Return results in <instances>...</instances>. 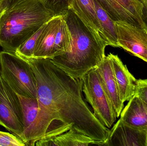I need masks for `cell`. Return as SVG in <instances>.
Instances as JSON below:
<instances>
[{
    "instance_id": "6da1fadb",
    "label": "cell",
    "mask_w": 147,
    "mask_h": 146,
    "mask_svg": "<svg viewBox=\"0 0 147 146\" xmlns=\"http://www.w3.org/2000/svg\"><path fill=\"white\" fill-rule=\"evenodd\" d=\"M20 57L35 75L40 108L71 129L105 143L110 129L97 119L83 98L82 79L71 77L49 58Z\"/></svg>"
},
{
    "instance_id": "7a4b0ae2",
    "label": "cell",
    "mask_w": 147,
    "mask_h": 146,
    "mask_svg": "<svg viewBox=\"0 0 147 146\" xmlns=\"http://www.w3.org/2000/svg\"><path fill=\"white\" fill-rule=\"evenodd\" d=\"M64 18L71 36L70 51L50 59L71 77L81 79L103 59L108 45L95 35L72 9H68Z\"/></svg>"
},
{
    "instance_id": "3957f363",
    "label": "cell",
    "mask_w": 147,
    "mask_h": 146,
    "mask_svg": "<svg viewBox=\"0 0 147 146\" xmlns=\"http://www.w3.org/2000/svg\"><path fill=\"white\" fill-rule=\"evenodd\" d=\"M55 16L40 0H22L5 10L0 21V45L3 51L16 49Z\"/></svg>"
},
{
    "instance_id": "277c9868",
    "label": "cell",
    "mask_w": 147,
    "mask_h": 146,
    "mask_svg": "<svg viewBox=\"0 0 147 146\" xmlns=\"http://www.w3.org/2000/svg\"><path fill=\"white\" fill-rule=\"evenodd\" d=\"M2 77L19 96L37 98V82L29 63L15 53L0 52Z\"/></svg>"
},
{
    "instance_id": "5b68a950",
    "label": "cell",
    "mask_w": 147,
    "mask_h": 146,
    "mask_svg": "<svg viewBox=\"0 0 147 146\" xmlns=\"http://www.w3.org/2000/svg\"><path fill=\"white\" fill-rule=\"evenodd\" d=\"M22 105L24 131L22 140L26 146H35L46 135L56 131L65 124L55 121L39 106L37 98L19 96Z\"/></svg>"
},
{
    "instance_id": "8992f818",
    "label": "cell",
    "mask_w": 147,
    "mask_h": 146,
    "mask_svg": "<svg viewBox=\"0 0 147 146\" xmlns=\"http://www.w3.org/2000/svg\"><path fill=\"white\" fill-rule=\"evenodd\" d=\"M81 79L82 91L86 102L93 109V114L102 124L111 128L117 117L111 103L100 85L95 68L87 72Z\"/></svg>"
},
{
    "instance_id": "52a82bcc",
    "label": "cell",
    "mask_w": 147,
    "mask_h": 146,
    "mask_svg": "<svg viewBox=\"0 0 147 146\" xmlns=\"http://www.w3.org/2000/svg\"><path fill=\"white\" fill-rule=\"evenodd\" d=\"M0 125L22 139L23 109L19 95L2 77L0 72Z\"/></svg>"
},
{
    "instance_id": "ba28073f",
    "label": "cell",
    "mask_w": 147,
    "mask_h": 146,
    "mask_svg": "<svg viewBox=\"0 0 147 146\" xmlns=\"http://www.w3.org/2000/svg\"><path fill=\"white\" fill-rule=\"evenodd\" d=\"M114 21L147 28L144 7L140 0H96Z\"/></svg>"
},
{
    "instance_id": "9c48e42d",
    "label": "cell",
    "mask_w": 147,
    "mask_h": 146,
    "mask_svg": "<svg viewBox=\"0 0 147 146\" xmlns=\"http://www.w3.org/2000/svg\"><path fill=\"white\" fill-rule=\"evenodd\" d=\"M119 48L147 63V28L114 21Z\"/></svg>"
},
{
    "instance_id": "30bf717a",
    "label": "cell",
    "mask_w": 147,
    "mask_h": 146,
    "mask_svg": "<svg viewBox=\"0 0 147 146\" xmlns=\"http://www.w3.org/2000/svg\"><path fill=\"white\" fill-rule=\"evenodd\" d=\"M147 129L136 128L121 119L110 130L104 146H146Z\"/></svg>"
},
{
    "instance_id": "8fae6325",
    "label": "cell",
    "mask_w": 147,
    "mask_h": 146,
    "mask_svg": "<svg viewBox=\"0 0 147 146\" xmlns=\"http://www.w3.org/2000/svg\"><path fill=\"white\" fill-rule=\"evenodd\" d=\"M95 69L102 88L111 103L118 118L124 108V103L120 97L109 55L104 57Z\"/></svg>"
},
{
    "instance_id": "7c38bea8",
    "label": "cell",
    "mask_w": 147,
    "mask_h": 146,
    "mask_svg": "<svg viewBox=\"0 0 147 146\" xmlns=\"http://www.w3.org/2000/svg\"><path fill=\"white\" fill-rule=\"evenodd\" d=\"M111 61L115 79L121 100L123 103L128 101L135 93L136 81L117 55L109 54Z\"/></svg>"
},
{
    "instance_id": "4fadbf2b",
    "label": "cell",
    "mask_w": 147,
    "mask_h": 146,
    "mask_svg": "<svg viewBox=\"0 0 147 146\" xmlns=\"http://www.w3.org/2000/svg\"><path fill=\"white\" fill-rule=\"evenodd\" d=\"M63 15H55L46 23L36 43L34 57L51 58L53 56L56 35Z\"/></svg>"
},
{
    "instance_id": "5bb4252c",
    "label": "cell",
    "mask_w": 147,
    "mask_h": 146,
    "mask_svg": "<svg viewBox=\"0 0 147 146\" xmlns=\"http://www.w3.org/2000/svg\"><path fill=\"white\" fill-rule=\"evenodd\" d=\"M69 9L73 10L98 39L106 43L97 16L94 0H70Z\"/></svg>"
},
{
    "instance_id": "9a60e30c",
    "label": "cell",
    "mask_w": 147,
    "mask_h": 146,
    "mask_svg": "<svg viewBox=\"0 0 147 146\" xmlns=\"http://www.w3.org/2000/svg\"><path fill=\"white\" fill-rule=\"evenodd\" d=\"M120 119L130 127L147 129V108L137 94L128 101L121 112Z\"/></svg>"
},
{
    "instance_id": "2e32d148",
    "label": "cell",
    "mask_w": 147,
    "mask_h": 146,
    "mask_svg": "<svg viewBox=\"0 0 147 146\" xmlns=\"http://www.w3.org/2000/svg\"><path fill=\"white\" fill-rule=\"evenodd\" d=\"M105 142L94 140L90 137L70 129L49 139L38 141L37 146H104Z\"/></svg>"
},
{
    "instance_id": "e0dca14e",
    "label": "cell",
    "mask_w": 147,
    "mask_h": 146,
    "mask_svg": "<svg viewBox=\"0 0 147 146\" xmlns=\"http://www.w3.org/2000/svg\"><path fill=\"white\" fill-rule=\"evenodd\" d=\"M97 16L108 45L119 47L114 21L96 0H94Z\"/></svg>"
},
{
    "instance_id": "ac0fdd59",
    "label": "cell",
    "mask_w": 147,
    "mask_h": 146,
    "mask_svg": "<svg viewBox=\"0 0 147 146\" xmlns=\"http://www.w3.org/2000/svg\"><path fill=\"white\" fill-rule=\"evenodd\" d=\"M71 49V36L65 19L64 15L56 35L52 57L69 52Z\"/></svg>"
},
{
    "instance_id": "d6986e66",
    "label": "cell",
    "mask_w": 147,
    "mask_h": 146,
    "mask_svg": "<svg viewBox=\"0 0 147 146\" xmlns=\"http://www.w3.org/2000/svg\"><path fill=\"white\" fill-rule=\"evenodd\" d=\"M46 23L26 41L20 45L15 52L16 55L26 57H33L36 43L45 28Z\"/></svg>"
},
{
    "instance_id": "ffe728a7",
    "label": "cell",
    "mask_w": 147,
    "mask_h": 146,
    "mask_svg": "<svg viewBox=\"0 0 147 146\" xmlns=\"http://www.w3.org/2000/svg\"><path fill=\"white\" fill-rule=\"evenodd\" d=\"M54 15H65L69 9L70 0H40Z\"/></svg>"
},
{
    "instance_id": "44dd1931",
    "label": "cell",
    "mask_w": 147,
    "mask_h": 146,
    "mask_svg": "<svg viewBox=\"0 0 147 146\" xmlns=\"http://www.w3.org/2000/svg\"><path fill=\"white\" fill-rule=\"evenodd\" d=\"M22 140L9 133L0 131V146H25Z\"/></svg>"
},
{
    "instance_id": "7402d4cb",
    "label": "cell",
    "mask_w": 147,
    "mask_h": 146,
    "mask_svg": "<svg viewBox=\"0 0 147 146\" xmlns=\"http://www.w3.org/2000/svg\"><path fill=\"white\" fill-rule=\"evenodd\" d=\"M135 94L138 95L147 108V79L137 80Z\"/></svg>"
},
{
    "instance_id": "603a6c76",
    "label": "cell",
    "mask_w": 147,
    "mask_h": 146,
    "mask_svg": "<svg viewBox=\"0 0 147 146\" xmlns=\"http://www.w3.org/2000/svg\"><path fill=\"white\" fill-rule=\"evenodd\" d=\"M22 0H4V4L7 9L11 7Z\"/></svg>"
},
{
    "instance_id": "cb8c5ba5",
    "label": "cell",
    "mask_w": 147,
    "mask_h": 146,
    "mask_svg": "<svg viewBox=\"0 0 147 146\" xmlns=\"http://www.w3.org/2000/svg\"><path fill=\"white\" fill-rule=\"evenodd\" d=\"M6 9H7V8H6V6L4 4V0H3V1L0 2V21H1V18L3 14Z\"/></svg>"
},
{
    "instance_id": "d4e9b609",
    "label": "cell",
    "mask_w": 147,
    "mask_h": 146,
    "mask_svg": "<svg viewBox=\"0 0 147 146\" xmlns=\"http://www.w3.org/2000/svg\"><path fill=\"white\" fill-rule=\"evenodd\" d=\"M144 5V9H146L147 10V0H140Z\"/></svg>"
},
{
    "instance_id": "484cf974",
    "label": "cell",
    "mask_w": 147,
    "mask_h": 146,
    "mask_svg": "<svg viewBox=\"0 0 147 146\" xmlns=\"http://www.w3.org/2000/svg\"><path fill=\"white\" fill-rule=\"evenodd\" d=\"M146 146H147V139H146Z\"/></svg>"
},
{
    "instance_id": "4316f807",
    "label": "cell",
    "mask_w": 147,
    "mask_h": 146,
    "mask_svg": "<svg viewBox=\"0 0 147 146\" xmlns=\"http://www.w3.org/2000/svg\"><path fill=\"white\" fill-rule=\"evenodd\" d=\"M3 1V0H0V2L2 1Z\"/></svg>"
}]
</instances>
